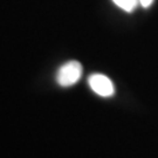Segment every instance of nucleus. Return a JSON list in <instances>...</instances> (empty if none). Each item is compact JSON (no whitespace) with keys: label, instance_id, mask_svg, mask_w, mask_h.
<instances>
[{"label":"nucleus","instance_id":"2","mask_svg":"<svg viewBox=\"0 0 158 158\" xmlns=\"http://www.w3.org/2000/svg\"><path fill=\"white\" fill-rule=\"evenodd\" d=\"M88 85L95 94L102 97H110L115 93L113 81L103 74H93L88 79Z\"/></svg>","mask_w":158,"mask_h":158},{"label":"nucleus","instance_id":"3","mask_svg":"<svg viewBox=\"0 0 158 158\" xmlns=\"http://www.w3.org/2000/svg\"><path fill=\"white\" fill-rule=\"evenodd\" d=\"M113 2L125 12L135 11V8L137 7V5L139 4L138 0H113Z\"/></svg>","mask_w":158,"mask_h":158},{"label":"nucleus","instance_id":"1","mask_svg":"<svg viewBox=\"0 0 158 158\" xmlns=\"http://www.w3.org/2000/svg\"><path fill=\"white\" fill-rule=\"evenodd\" d=\"M82 76V64L79 61H68L59 68L56 73V82L61 87H70L79 82Z\"/></svg>","mask_w":158,"mask_h":158},{"label":"nucleus","instance_id":"4","mask_svg":"<svg viewBox=\"0 0 158 158\" xmlns=\"http://www.w3.org/2000/svg\"><path fill=\"white\" fill-rule=\"evenodd\" d=\"M138 2H139V5H141L142 7L148 8V7L151 6V4L153 2V0H138Z\"/></svg>","mask_w":158,"mask_h":158}]
</instances>
